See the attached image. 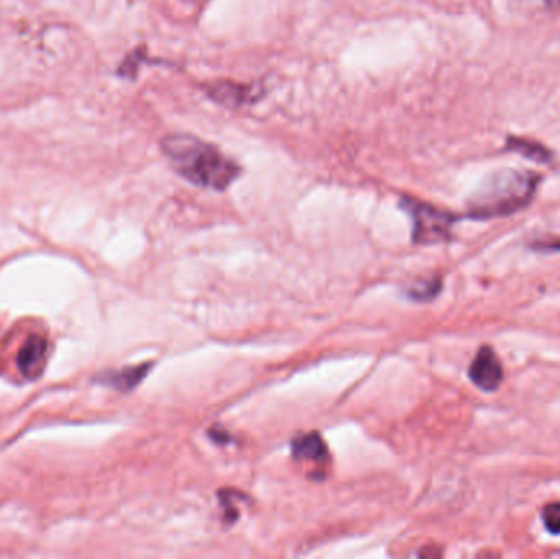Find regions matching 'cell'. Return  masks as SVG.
<instances>
[{"instance_id": "cell-9", "label": "cell", "mask_w": 560, "mask_h": 559, "mask_svg": "<svg viewBox=\"0 0 560 559\" xmlns=\"http://www.w3.org/2000/svg\"><path fill=\"white\" fill-rule=\"evenodd\" d=\"M509 148L510 150L518 151L523 156L532 158L533 161H541V163L551 161V153L546 148H542L541 144L532 143V141L512 138V140H509Z\"/></svg>"}, {"instance_id": "cell-3", "label": "cell", "mask_w": 560, "mask_h": 559, "mask_svg": "<svg viewBox=\"0 0 560 559\" xmlns=\"http://www.w3.org/2000/svg\"><path fill=\"white\" fill-rule=\"evenodd\" d=\"M400 206L413 219L415 243L433 245V243L447 242L451 238V230L457 222V217L453 213L444 212V210L411 199V197H404Z\"/></svg>"}, {"instance_id": "cell-1", "label": "cell", "mask_w": 560, "mask_h": 559, "mask_svg": "<svg viewBox=\"0 0 560 559\" xmlns=\"http://www.w3.org/2000/svg\"><path fill=\"white\" fill-rule=\"evenodd\" d=\"M161 150L179 176L206 189H229L242 176L238 163L194 135H167L161 140Z\"/></svg>"}, {"instance_id": "cell-5", "label": "cell", "mask_w": 560, "mask_h": 559, "mask_svg": "<svg viewBox=\"0 0 560 559\" xmlns=\"http://www.w3.org/2000/svg\"><path fill=\"white\" fill-rule=\"evenodd\" d=\"M206 91L210 98L229 107L255 104L262 95V92L258 91V85L236 84L232 81L213 82L212 85H207Z\"/></svg>"}, {"instance_id": "cell-4", "label": "cell", "mask_w": 560, "mask_h": 559, "mask_svg": "<svg viewBox=\"0 0 560 559\" xmlns=\"http://www.w3.org/2000/svg\"><path fill=\"white\" fill-rule=\"evenodd\" d=\"M469 377L479 389L486 391V393L499 389L503 381V366L492 348H480L472 366H470Z\"/></svg>"}, {"instance_id": "cell-6", "label": "cell", "mask_w": 560, "mask_h": 559, "mask_svg": "<svg viewBox=\"0 0 560 559\" xmlns=\"http://www.w3.org/2000/svg\"><path fill=\"white\" fill-rule=\"evenodd\" d=\"M48 343L42 337H30L20 350L16 366L26 380H36L45 370Z\"/></svg>"}, {"instance_id": "cell-10", "label": "cell", "mask_w": 560, "mask_h": 559, "mask_svg": "<svg viewBox=\"0 0 560 559\" xmlns=\"http://www.w3.org/2000/svg\"><path fill=\"white\" fill-rule=\"evenodd\" d=\"M541 517L549 534L560 535V504L546 505L542 509Z\"/></svg>"}, {"instance_id": "cell-2", "label": "cell", "mask_w": 560, "mask_h": 559, "mask_svg": "<svg viewBox=\"0 0 560 559\" xmlns=\"http://www.w3.org/2000/svg\"><path fill=\"white\" fill-rule=\"evenodd\" d=\"M539 179L532 171L503 170L492 174L470 199V217L487 220L518 212L532 202Z\"/></svg>"}, {"instance_id": "cell-8", "label": "cell", "mask_w": 560, "mask_h": 559, "mask_svg": "<svg viewBox=\"0 0 560 559\" xmlns=\"http://www.w3.org/2000/svg\"><path fill=\"white\" fill-rule=\"evenodd\" d=\"M151 370V364H143V366L127 368L120 373L112 374L105 377V383L110 386L117 387L118 391H131L147 376L148 371Z\"/></svg>"}, {"instance_id": "cell-7", "label": "cell", "mask_w": 560, "mask_h": 559, "mask_svg": "<svg viewBox=\"0 0 560 559\" xmlns=\"http://www.w3.org/2000/svg\"><path fill=\"white\" fill-rule=\"evenodd\" d=\"M293 458L306 459V462H322L328 455L325 443L322 436L316 433H308V435L300 436L293 440L292 443Z\"/></svg>"}, {"instance_id": "cell-11", "label": "cell", "mask_w": 560, "mask_h": 559, "mask_svg": "<svg viewBox=\"0 0 560 559\" xmlns=\"http://www.w3.org/2000/svg\"><path fill=\"white\" fill-rule=\"evenodd\" d=\"M440 281L424 282V286H418L413 291H410V295L413 299H418V301H424V299H433L440 292Z\"/></svg>"}]
</instances>
